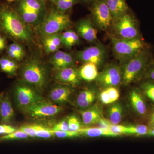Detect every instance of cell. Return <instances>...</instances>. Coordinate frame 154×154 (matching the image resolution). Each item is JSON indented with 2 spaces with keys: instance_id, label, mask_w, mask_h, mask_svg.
I'll list each match as a JSON object with an SVG mask.
<instances>
[{
  "instance_id": "7c38bea8",
  "label": "cell",
  "mask_w": 154,
  "mask_h": 154,
  "mask_svg": "<svg viewBox=\"0 0 154 154\" xmlns=\"http://www.w3.org/2000/svg\"><path fill=\"white\" fill-rule=\"evenodd\" d=\"M96 79L100 85L106 88L118 85L122 81L121 68L114 64L109 65L99 74Z\"/></svg>"
},
{
  "instance_id": "f35d334b",
  "label": "cell",
  "mask_w": 154,
  "mask_h": 154,
  "mask_svg": "<svg viewBox=\"0 0 154 154\" xmlns=\"http://www.w3.org/2000/svg\"><path fill=\"white\" fill-rule=\"evenodd\" d=\"M53 130L57 131H68V123L66 120H62L56 124L53 128Z\"/></svg>"
},
{
  "instance_id": "52a82bcc",
  "label": "cell",
  "mask_w": 154,
  "mask_h": 154,
  "mask_svg": "<svg viewBox=\"0 0 154 154\" xmlns=\"http://www.w3.org/2000/svg\"><path fill=\"white\" fill-rule=\"evenodd\" d=\"M112 24L118 38L123 39L140 38L137 21L133 16L128 13L113 21Z\"/></svg>"
},
{
  "instance_id": "b9f144b4",
  "label": "cell",
  "mask_w": 154,
  "mask_h": 154,
  "mask_svg": "<svg viewBox=\"0 0 154 154\" xmlns=\"http://www.w3.org/2000/svg\"><path fill=\"white\" fill-rule=\"evenodd\" d=\"M100 100L102 101V103L105 105H108V104L111 103L110 96H109V94L107 93L106 89L101 92L100 95Z\"/></svg>"
},
{
  "instance_id": "7bdbcfd3",
  "label": "cell",
  "mask_w": 154,
  "mask_h": 154,
  "mask_svg": "<svg viewBox=\"0 0 154 154\" xmlns=\"http://www.w3.org/2000/svg\"><path fill=\"white\" fill-rule=\"evenodd\" d=\"M6 45L5 39L2 36L0 35V51L5 48Z\"/></svg>"
},
{
  "instance_id": "ee69618b",
  "label": "cell",
  "mask_w": 154,
  "mask_h": 154,
  "mask_svg": "<svg viewBox=\"0 0 154 154\" xmlns=\"http://www.w3.org/2000/svg\"><path fill=\"white\" fill-rule=\"evenodd\" d=\"M151 123L154 126V111L152 113L150 119Z\"/></svg>"
},
{
  "instance_id": "d6986e66",
  "label": "cell",
  "mask_w": 154,
  "mask_h": 154,
  "mask_svg": "<svg viewBox=\"0 0 154 154\" xmlns=\"http://www.w3.org/2000/svg\"><path fill=\"white\" fill-rule=\"evenodd\" d=\"M79 72L81 79L87 82L96 79L99 74L97 66L90 63H85L80 67Z\"/></svg>"
},
{
  "instance_id": "7dc6e473",
  "label": "cell",
  "mask_w": 154,
  "mask_h": 154,
  "mask_svg": "<svg viewBox=\"0 0 154 154\" xmlns=\"http://www.w3.org/2000/svg\"><path fill=\"white\" fill-rule=\"evenodd\" d=\"M42 1H51V2H53L55 3H56L57 1V0H42Z\"/></svg>"
},
{
  "instance_id": "277c9868",
  "label": "cell",
  "mask_w": 154,
  "mask_h": 154,
  "mask_svg": "<svg viewBox=\"0 0 154 154\" xmlns=\"http://www.w3.org/2000/svg\"><path fill=\"white\" fill-rule=\"evenodd\" d=\"M151 57L146 49L123 64L121 68L122 81L125 85L137 79L151 62Z\"/></svg>"
},
{
  "instance_id": "74e56055",
  "label": "cell",
  "mask_w": 154,
  "mask_h": 154,
  "mask_svg": "<svg viewBox=\"0 0 154 154\" xmlns=\"http://www.w3.org/2000/svg\"><path fill=\"white\" fill-rule=\"evenodd\" d=\"M20 131L25 133L29 136V137H36V131L33 125H26L21 126L19 129Z\"/></svg>"
},
{
  "instance_id": "7402d4cb",
  "label": "cell",
  "mask_w": 154,
  "mask_h": 154,
  "mask_svg": "<svg viewBox=\"0 0 154 154\" xmlns=\"http://www.w3.org/2000/svg\"><path fill=\"white\" fill-rule=\"evenodd\" d=\"M80 113L82 118L83 123L85 125H92L98 123L102 119L101 111L96 107L82 111Z\"/></svg>"
},
{
  "instance_id": "ffe728a7",
  "label": "cell",
  "mask_w": 154,
  "mask_h": 154,
  "mask_svg": "<svg viewBox=\"0 0 154 154\" xmlns=\"http://www.w3.org/2000/svg\"><path fill=\"white\" fill-rule=\"evenodd\" d=\"M42 42L46 52L48 53L56 52L61 45V33L42 37Z\"/></svg>"
},
{
  "instance_id": "c3c4849f",
  "label": "cell",
  "mask_w": 154,
  "mask_h": 154,
  "mask_svg": "<svg viewBox=\"0 0 154 154\" xmlns=\"http://www.w3.org/2000/svg\"><path fill=\"white\" fill-rule=\"evenodd\" d=\"M7 1L8 2H13V1H14V0H7Z\"/></svg>"
},
{
  "instance_id": "83f0119b",
  "label": "cell",
  "mask_w": 154,
  "mask_h": 154,
  "mask_svg": "<svg viewBox=\"0 0 154 154\" xmlns=\"http://www.w3.org/2000/svg\"><path fill=\"white\" fill-rule=\"evenodd\" d=\"M99 123H100L103 127L110 130L113 132L120 134H126L127 126L124 125H113L111 124L109 121H107L105 119H102Z\"/></svg>"
},
{
  "instance_id": "603a6c76",
  "label": "cell",
  "mask_w": 154,
  "mask_h": 154,
  "mask_svg": "<svg viewBox=\"0 0 154 154\" xmlns=\"http://www.w3.org/2000/svg\"><path fill=\"white\" fill-rule=\"evenodd\" d=\"M96 95L94 91L86 90L82 91L77 98V104L80 108H86L91 106L95 101Z\"/></svg>"
},
{
  "instance_id": "e575fe53",
  "label": "cell",
  "mask_w": 154,
  "mask_h": 154,
  "mask_svg": "<svg viewBox=\"0 0 154 154\" xmlns=\"http://www.w3.org/2000/svg\"><path fill=\"white\" fill-rule=\"evenodd\" d=\"M69 130L72 131H78L81 128L79 120L75 116H70L68 120Z\"/></svg>"
},
{
  "instance_id": "4316f807",
  "label": "cell",
  "mask_w": 154,
  "mask_h": 154,
  "mask_svg": "<svg viewBox=\"0 0 154 154\" xmlns=\"http://www.w3.org/2000/svg\"><path fill=\"white\" fill-rule=\"evenodd\" d=\"M8 54L12 58L16 60H21L25 55L23 48L18 43L14 42L9 46Z\"/></svg>"
},
{
  "instance_id": "8fae6325",
  "label": "cell",
  "mask_w": 154,
  "mask_h": 154,
  "mask_svg": "<svg viewBox=\"0 0 154 154\" xmlns=\"http://www.w3.org/2000/svg\"><path fill=\"white\" fill-rule=\"evenodd\" d=\"M107 55V50L105 46L102 44H98L78 51L76 58L85 63H90L98 66L105 62Z\"/></svg>"
},
{
  "instance_id": "3957f363",
  "label": "cell",
  "mask_w": 154,
  "mask_h": 154,
  "mask_svg": "<svg viewBox=\"0 0 154 154\" xmlns=\"http://www.w3.org/2000/svg\"><path fill=\"white\" fill-rule=\"evenodd\" d=\"M111 41L116 57L122 64L146 49L144 42L140 38L123 39L112 36Z\"/></svg>"
},
{
  "instance_id": "f1b7e54d",
  "label": "cell",
  "mask_w": 154,
  "mask_h": 154,
  "mask_svg": "<svg viewBox=\"0 0 154 154\" xmlns=\"http://www.w3.org/2000/svg\"><path fill=\"white\" fill-rule=\"evenodd\" d=\"M66 54L67 52L64 51H58L52 56L51 62L56 69L58 70L63 68L64 60Z\"/></svg>"
},
{
  "instance_id": "d590c367",
  "label": "cell",
  "mask_w": 154,
  "mask_h": 154,
  "mask_svg": "<svg viewBox=\"0 0 154 154\" xmlns=\"http://www.w3.org/2000/svg\"><path fill=\"white\" fill-rule=\"evenodd\" d=\"M54 136L61 138H64L72 137L78 136L80 134L78 131H57L53 130Z\"/></svg>"
},
{
  "instance_id": "484cf974",
  "label": "cell",
  "mask_w": 154,
  "mask_h": 154,
  "mask_svg": "<svg viewBox=\"0 0 154 154\" xmlns=\"http://www.w3.org/2000/svg\"><path fill=\"white\" fill-rule=\"evenodd\" d=\"M0 68L8 74L14 75L18 69V66L14 61L3 58L0 59Z\"/></svg>"
},
{
  "instance_id": "8992f818",
  "label": "cell",
  "mask_w": 154,
  "mask_h": 154,
  "mask_svg": "<svg viewBox=\"0 0 154 154\" xmlns=\"http://www.w3.org/2000/svg\"><path fill=\"white\" fill-rule=\"evenodd\" d=\"M22 76L24 82L38 90H43L47 84V70L41 61L36 58L25 64L22 68Z\"/></svg>"
},
{
  "instance_id": "836d02e7",
  "label": "cell",
  "mask_w": 154,
  "mask_h": 154,
  "mask_svg": "<svg viewBox=\"0 0 154 154\" xmlns=\"http://www.w3.org/2000/svg\"><path fill=\"white\" fill-rule=\"evenodd\" d=\"M29 136L25 133L20 131L19 130H17L16 131L6 135L5 136L0 137V140H12L25 139L28 138Z\"/></svg>"
},
{
  "instance_id": "4dcf8cb0",
  "label": "cell",
  "mask_w": 154,
  "mask_h": 154,
  "mask_svg": "<svg viewBox=\"0 0 154 154\" xmlns=\"http://www.w3.org/2000/svg\"><path fill=\"white\" fill-rule=\"evenodd\" d=\"M141 88L144 94L154 103V82H145L141 86Z\"/></svg>"
},
{
  "instance_id": "ab89813d",
  "label": "cell",
  "mask_w": 154,
  "mask_h": 154,
  "mask_svg": "<svg viewBox=\"0 0 154 154\" xmlns=\"http://www.w3.org/2000/svg\"><path fill=\"white\" fill-rule=\"evenodd\" d=\"M17 130L14 127L7 125H0V134H10Z\"/></svg>"
},
{
  "instance_id": "5b68a950",
  "label": "cell",
  "mask_w": 154,
  "mask_h": 154,
  "mask_svg": "<svg viewBox=\"0 0 154 154\" xmlns=\"http://www.w3.org/2000/svg\"><path fill=\"white\" fill-rule=\"evenodd\" d=\"M46 7L42 0H20L19 15L26 24L37 27L46 16Z\"/></svg>"
},
{
  "instance_id": "5bb4252c",
  "label": "cell",
  "mask_w": 154,
  "mask_h": 154,
  "mask_svg": "<svg viewBox=\"0 0 154 154\" xmlns=\"http://www.w3.org/2000/svg\"><path fill=\"white\" fill-rule=\"evenodd\" d=\"M55 79L61 83L74 86L79 85L81 79L79 70L73 66L57 70Z\"/></svg>"
},
{
  "instance_id": "d4e9b609",
  "label": "cell",
  "mask_w": 154,
  "mask_h": 154,
  "mask_svg": "<svg viewBox=\"0 0 154 154\" xmlns=\"http://www.w3.org/2000/svg\"><path fill=\"white\" fill-rule=\"evenodd\" d=\"M122 108L120 104H113L110 107L108 111L109 122L111 124L118 125L122 118Z\"/></svg>"
},
{
  "instance_id": "f546056e",
  "label": "cell",
  "mask_w": 154,
  "mask_h": 154,
  "mask_svg": "<svg viewBox=\"0 0 154 154\" xmlns=\"http://www.w3.org/2000/svg\"><path fill=\"white\" fill-rule=\"evenodd\" d=\"M149 129L148 128L144 125H137L127 127L126 134L137 135H144L148 134Z\"/></svg>"
},
{
  "instance_id": "60d3db41",
  "label": "cell",
  "mask_w": 154,
  "mask_h": 154,
  "mask_svg": "<svg viewBox=\"0 0 154 154\" xmlns=\"http://www.w3.org/2000/svg\"><path fill=\"white\" fill-rule=\"evenodd\" d=\"M145 75L151 81L154 82V63L151 62L145 70Z\"/></svg>"
},
{
  "instance_id": "bcb514c9",
  "label": "cell",
  "mask_w": 154,
  "mask_h": 154,
  "mask_svg": "<svg viewBox=\"0 0 154 154\" xmlns=\"http://www.w3.org/2000/svg\"><path fill=\"white\" fill-rule=\"evenodd\" d=\"M82 2H92L93 1L94 2L95 0H81Z\"/></svg>"
},
{
  "instance_id": "2e32d148",
  "label": "cell",
  "mask_w": 154,
  "mask_h": 154,
  "mask_svg": "<svg viewBox=\"0 0 154 154\" xmlns=\"http://www.w3.org/2000/svg\"><path fill=\"white\" fill-rule=\"evenodd\" d=\"M130 99L132 107L138 114L141 116L146 115L147 111L146 104L139 91L132 90L130 93Z\"/></svg>"
},
{
  "instance_id": "9a60e30c",
  "label": "cell",
  "mask_w": 154,
  "mask_h": 154,
  "mask_svg": "<svg viewBox=\"0 0 154 154\" xmlns=\"http://www.w3.org/2000/svg\"><path fill=\"white\" fill-rule=\"evenodd\" d=\"M115 21L128 13V7L125 0H105Z\"/></svg>"
},
{
  "instance_id": "9c48e42d",
  "label": "cell",
  "mask_w": 154,
  "mask_h": 154,
  "mask_svg": "<svg viewBox=\"0 0 154 154\" xmlns=\"http://www.w3.org/2000/svg\"><path fill=\"white\" fill-rule=\"evenodd\" d=\"M91 10L92 18L97 28L105 31L110 27L113 19L105 0L94 1Z\"/></svg>"
},
{
  "instance_id": "1f68e13d",
  "label": "cell",
  "mask_w": 154,
  "mask_h": 154,
  "mask_svg": "<svg viewBox=\"0 0 154 154\" xmlns=\"http://www.w3.org/2000/svg\"><path fill=\"white\" fill-rule=\"evenodd\" d=\"M33 126L36 130L37 137L48 139L54 136L52 130L37 125H33Z\"/></svg>"
},
{
  "instance_id": "ac0fdd59",
  "label": "cell",
  "mask_w": 154,
  "mask_h": 154,
  "mask_svg": "<svg viewBox=\"0 0 154 154\" xmlns=\"http://www.w3.org/2000/svg\"><path fill=\"white\" fill-rule=\"evenodd\" d=\"M80 134L89 137H97L100 136L117 137L120 134L115 133L105 128H80L78 131Z\"/></svg>"
},
{
  "instance_id": "ba28073f",
  "label": "cell",
  "mask_w": 154,
  "mask_h": 154,
  "mask_svg": "<svg viewBox=\"0 0 154 154\" xmlns=\"http://www.w3.org/2000/svg\"><path fill=\"white\" fill-rule=\"evenodd\" d=\"M15 96L17 106L22 110L43 99L37 89L25 82L19 83L16 85Z\"/></svg>"
},
{
  "instance_id": "30bf717a",
  "label": "cell",
  "mask_w": 154,
  "mask_h": 154,
  "mask_svg": "<svg viewBox=\"0 0 154 154\" xmlns=\"http://www.w3.org/2000/svg\"><path fill=\"white\" fill-rule=\"evenodd\" d=\"M63 110L62 107L44 99L33 103L23 110L25 113L34 118L53 116Z\"/></svg>"
},
{
  "instance_id": "d6a6232c",
  "label": "cell",
  "mask_w": 154,
  "mask_h": 154,
  "mask_svg": "<svg viewBox=\"0 0 154 154\" xmlns=\"http://www.w3.org/2000/svg\"><path fill=\"white\" fill-rule=\"evenodd\" d=\"M76 2V0H57L56 5L57 10L65 13L69 10Z\"/></svg>"
},
{
  "instance_id": "8d00e7d4",
  "label": "cell",
  "mask_w": 154,
  "mask_h": 154,
  "mask_svg": "<svg viewBox=\"0 0 154 154\" xmlns=\"http://www.w3.org/2000/svg\"><path fill=\"white\" fill-rule=\"evenodd\" d=\"M106 90L110 96L111 103L116 102L120 96L118 89L115 87H110L106 88Z\"/></svg>"
},
{
  "instance_id": "44dd1931",
  "label": "cell",
  "mask_w": 154,
  "mask_h": 154,
  "mask_svg": "<svg viewBox=\"0 0 154 154\" xmlns=\"http://www.w3.org/2000/svg\"><path fill=\"white\" fill-rule=\"evenodd\" d=\"M14 116V110L11 101L5 96L0 102V117L3 123H10Z\"/></svg>"
},
{
  "instance_id": "6da1fadb",
  "label": "cell",
  "mask_w": 154,
  "mask_h": 154,
  "mask_svg": "<svg viewBox=\"0 0 154 154\" xmlns=\"http://www.w3.org/2000/svg\"><path fill=\"white\" fill-rule=\"evenodd\" d=\"M0 25L5 32L13 38L24 42L32 41L31 30L19 14L12 9L3 8L0 10Z\"/></svg>"
},
{
  "instance_id": "f6af8a7d",
  "label": "cell",
  "mask_w": 154,
  "mask_h": 154,
  "mask_svg": "<svg viewBox=\"0 0 154 154\" xmlns=\"http://www.w3.org/2000/svg\"><path fill=\"white\" fill-rule=\"evenodd\" d=\"M148 134L152 136H154V126L151 129H149Z\"/></svg>"
},
{
  "instance_id": "cb8c5ba5",
  "label": "cell",
  "mask_w": 154,
  "mask_h": 154,
  "mask_svg": "<svg viewBox=\"0 0 154 154\" xmlns=\"http://www.w3.org/2000/svg\"><path fill=\"white\" fill-rule=\"evenodd\" d=\"M79 41V36L73 30H68L61 33V45L67 48H71Z\"/></svg>"
},
{
  "instance_id": "e0dca14e",
  "label": "cell",
  "mask_w": 154,
  "mask_h": 154,
  "mask_svg": "<svg viewBox=\"0 0 154 154\" xmlns=\"http://www.w3.org/2000/svg\"><path fill=\"white\" fill-rule=\"evenodd\" d=\"M71 93V90L68 87L57 86L51 91L49 97L53 102L55 103H64L68 101Z\"/></svg>"
},
{
  "instance_id": "7a4b0ae2",
  "label": "cell",
  "mask_w": 154,
  "mask_h": 154,
  "mask_svg": "<svg viewBox=\"0 0 154 154\" xmlns=\"http://www.w3.org/2000/svg\"><path fill=\"white\" fill-rule=\"evenodd\" d=\"M72 25L69 16L58 10H53L46 15L41 24L36 27L42 37L60 33Z\"/></svg>"
},
{
  "instance_id": "4fadbf2b",
  "label": "cell",
  "mask_w": 154,
  "mask_h": 154,
  "mask_svg": "<svg viewBox=\"0 0 154 154\" xmlns=\"http://www.w3.org/2000/svg\"><path fill=\"white\" fill-rule=\"evenodd\" d=\"M76 30L79 37L89 42L97 39V31L90 19H83L78 22Z\"/></svg>"
}]
</instances>
